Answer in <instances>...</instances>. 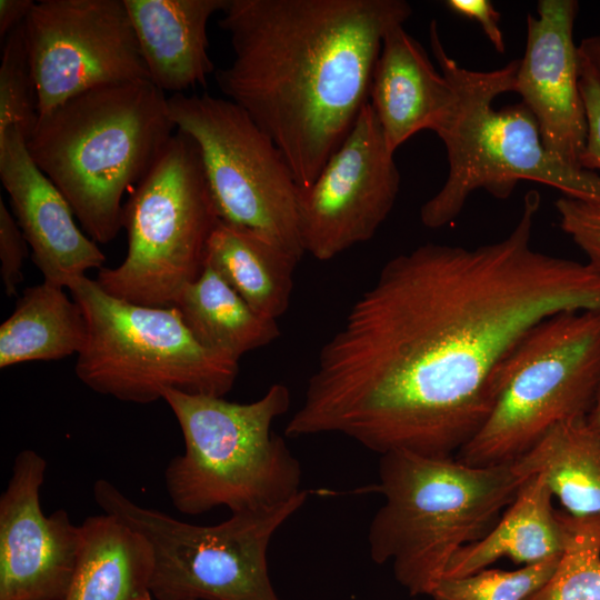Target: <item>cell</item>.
<instances>
[{
    "label": "cell",
    "mask_w": 600,
    "mask_h": 600,
    "mask_svg": "<svg viewBox=\"0 0 600 600\" xmlns=\"http://www.w3.org/2000/svg\"><path fill=\"white\" fill-rule=\"evenodd\" d=\"M540 194L499 241L398 254L322 346L287 437L346 436L381 454L447 458L481 429L519 339L563 311L600 309V270L531 247Z\"/></svg>",
    "instance_id": "cell-1"
},
{
    "label": "cell",
    "mask_w": 600,
    "mask_h": 600,
    "mask_svg": "<svg viewBox=\"0 0 600 600\" xmlns=\"http://www.w3.org/2000/svg\"><path fill=\"white\" fill-rule=\"evenodd\" d=\"M411 14L404 0H228L219 27L233 60L217 84L276 143L300 189L350 132L386 33Z\"/></svg>",
    "instance_id": "cell-2"
},
{
    "label": "cell",
    "mask_w": 600,
    "mask_h": 600,
    "mask_svg": "<svg viewBox=\"0 0 600 600\" xmlns=\"http://www.w3.org/2000/svg\"><path fill=\"white\" fill-rule=\"evenodd\" d=\"M177 130L150 80L98 87L40 114L27 139L37 167L98 243L122 228L123 194L144 178Z\"/></svg>",
    "instance_id": "cell-3"
},
{
    "label": "cell",
    "mask_w": 600,
    "mask_h": 600,
    "mask_svg": "<svg viewBox=\"0 0 600 600\" xmlns=\"http://www.w3.org/2000/svg\"><path fill=\"white\" fill-rule=\"evenodd\" d=\"M527 479L514 462L477 467L452 457L381 454L373 490L384 503L368 530L371 559L391 561L411 597L430 596L452 557L494 527Z\"/></svg>",
    "instance_id": "cell-4"
},
{
    "label": "cell",
    "mask_w": 600,
    "mask_h": 600,
    "mask_svg": "<svg viewBox=\"0 0 600 600\" xmlns=\"http://www.w3.org/2000/svg\"><path fill=\"white\" fill-rule=\"evenodd\" d=\"M429 39L458 101L448 123L437 133L446 146L449 171L442 188L420 209L424 227L438 229L453 221L477 189L507 199L521 180L600 204V173L570 167L552 157L523 102L493 108L498 96L514 92L520 59L491 71L469 70L447 53L436 20L430 22Z\"/></svg>",
    "instance_id": "cell-5"
},
{
    "label": "cell",
    "mask_w": 600,
    "mask_h": 600,
    "mask_svg": "<svg viewBox=\"0 0 600 600\" xmlns=\"http://www.w3.org/2000/svg\"><path fill=\"white\" fill-rule=\"evenodd\" d=\"M162 399L184 440L183 454L164 470L167 492L179 512L263 510L302 491L301 464L272 431L274 420L290 408L287 386L273 383L250 403L177 390L164 391Z\"/></svg>",
    "instance_id": "cell-6"
},
{
    "label": "cell",
    "mask_w": 600,
    "mask_h": 600,
    "mask_svg": "<svg viewBox=\"0 0 600 600\" xmlns=\"http://www.w3.org/2000/svg\"><path fill=\"white\" fill-rule=\"evenodd\" d=\"M600 394V309L563 311L529 329L500 362L494 406L456 459L510 463L551 428L587 418Z\"/></svg>",
    "instance_id": "cell-7"
},
{
    "label": "cell",
    "mask_w": 600,
    "mask_h": 600,
    "mask_svg": "<svg viewBox=\"0 0 600 600\" xmlns=\"http://www.w3.org/2000/svg\"><path fill=\"white\" fill-rule=\"evenodd\" d=\"M68 289L87 321L74 371L91 390L144 404L167 390L223 397L233 387L239 360L201 344L176 307L114 298L87 276Z\"/></svg>",
    "instance_id": "cell-8"
},
{
    "label": "cell",
    "mask_w": 600,
    "mask_h": 600,
    "mask_svg": "<svg viewBox=\"0 0 600 600\" xmlns=\"http://www.w3.org/2000/svg\"><path fill=\"white\" fill-rule=\"evenodd\" d=\"M196 142L176 130L123 204L128 250L96 281L110 296L149 307H173L202 272L219 222Z\"/></svg>",
    "instance_id": "cell-9"
},
{
    "label": "cell",
    "mask_w": 600,
    "mask_h": 600,
    "mask_svg": "<svg viewBox=\"0 0 600 600\" xmlns=\"http://www.w3.org/2000/svg\"><path fill=\"white\" fill-rule=\"evenodd\" d=\"M93 499L140 532L153 551L151 592L156 600H281L268 572L267 553L277 530L307 501L302 490L269 509L231 513L211 526L180 521L142 507L106 479Z\"/></svg>",
    "instance_id": "cell-10"
},
{
    "label": "cell",
    "mask_w": 600,
    "mask_h": 600,
    "mask_svg": "<svg viewBox=\"0 0 600 600\" xmlns=\"http://www.w3.org/2000/svg\"><path fill=\"white\" fill-rule=\"evenodd\" d=\"M177 130L197 144L221 221L301 259L299 186L282 152L234 102L208 93L168 98Z\"/></svg>",
    "instance_id": "cell-11"
},
{
    "label": "cell",
    "mask_w": 600,
    "mask_h": 600,
    "mask_svg": "<svg viewBox=\"0 0 600 600\" xmlns=\"http://www.w3.org/2000/svg\"><path fill=\"white\" fill-rule=\"evenodd\" d=\"M22 27L39 116L98 87L149 80L123 0H40Z\"/></svg>",
    "instance_id": "cell-12"
},
{
    "label": "cell",
    "mask_w": 600,
    "mask_h": 600,
    "mask_svg": "<svg viewBox=\"0 0 600 600\" xmlns=\"http://www.w3.org/2000/svg\"><path fill=\"white\" fill-rule=\"evenodd\" d=\"M400 173L368 101L311 186L299 188L302 249L320 261L370 240L391 212Z\"/></svg>",
    "instance_id": "cell-13"
},
{
    "label": "cell",
    "mask_w": 600,
    "mask_h": 600,
    "mask_svg": "<svg viewBox=\"0 0 600 600\" xmlns=\"http://www.w3.org/2000/svg\"><path fill=\"white\" fill-rule=\"evenodd\" d=\"M46 468L34 450L20 451L0 497V600H64L69 591L81 529L62 509L43 513Z\"/></svg>",
    "instance_id": "cell-14"
},
{
    "label": "cell",
    "mask_w": 600,
    "mask_h": 600,
    "mask_svg": "<svg viewBox=\"0 0 600 600\" xmlns=\"http://www.w3.org/2000/svg\"><path fill=\"white\" fill-rule=\"evenodd\" d=\"M578 9L576 0L538 1V17H527V44L514 92L533 114L544 149L559 161L581 169L587 119L573 41Z\"/></svg>",
    "instance_id": "cell-15"
},
{
    "label": "cell",
    "mask_w": 600,
    "mask_h": 600,
    "mask_svg": "<svg viewBox=\"0 0 600 600\" xmlns=\"http://www.w3.org/2000/svg\"><path fill=\"white\" fill-rule=\"evenodd\" d=\"M0 179L44 282L68 288L88 270L103 268L104 254L78 228L70 203L37 167L14 127L0 134Z\"/></svg>",
    "instance_id": "cell-16"
},
{
    "label": "cell",
    "mask_w": 600,
    "mask_h": 600,
    "mask_svg": "<svg viewBox=\"0 0 600 600\" xmlns=\"http://www.w3.org/2000/svg\"><path fill=\"white\" fill-rule=\"evenodd\" d=\"M457 101L454 87L434 68L422 46L403 24L391 28L382 40L369 89V102L390 151L394 153L421 130L438 133Z\"/></svg>",
    "instance_id": "cell-17"
},
{
    "label": "cell",
    "mask_w": 600,
    "mask_h": 600,
    "mask_svg": "<svg viewBox=\"0 0 600 600\" xmlns=\"http://www.w3.org/2000/svg\"><path fill=\"white\" fill-rule=\"evenodd\" d=\"M149 80L181 93L204 84L214 70L207 24L228 0H123Z\"/></svg>",
    "instance_id": "cell-18"
},
{
    "label": "cell",
    "mask_w": 600,
    "mask_h": 600,
    "mask_svg": "<svg viewBox=\"0 0 600 600\" xmlns=\"http://www.w3.org/2000/svg\"><path fill=\"white\" fill-rule=\"evenodd\" d=\"M552 498L540 476L529 477L494 527L462 547L442 578L473 574L503 557L528 566L562 556L570 536L569 514L558 512Z\"/></svg>",
    "instance_id": "cell-19"
},
{
    "label": "cell",
    "mask_w": 600,
    "mask_h": 600,
    "mask_svg": "<svg viewBox=\"0 0 600 600\" xmlns=\"http://www.w3.org/2000/svg\"><path fill=\"white\" fill-rule=\"evenodd\" d=\"M64 600H152L153 551L149 541L113 514L88 517Z\"/></svg>",
    "instance_id": "cell-20"
},
{
    "label": "cell",
    "mask_w": 600,
    "mask_h": 600,
    "mask_svg": "<svg viewBox=\"0 0 600 600\" xmlns=\"http://www.w3.org/2000/svg\"><path fill=\"white\" fill-rule=\"evenodd\" d=\"M299 261L256 232L219 220L209 238L204 263L256 312L277 320L289 307Z\"/></svg>",
    "instance_id": "cell-21"
},
{
    "label": "cell",
    "mask_w": 600,
    "mask_h": 600,
    "mask_svg": "<svg viewBox=\"0 0 600 600\" xmlns=\"http://www.w3.org/2000/svg\"><path fill=\"white\" fill-rule=\"evenodd\" d=\"M513 462L523 477L540 476L567 513L600 514V432L587 418L556 424Z\"/></svg>",
    "instance_id": "cell-22"
},
{
    "label": "cell",
    "mask_w": 600,
    "mask_h": 600,
    "mask_svg": "<svg viewBox=\"0 0 600 600\" xmlns=\"http://www.w3.org/2000/svg\"><path fill=\"white\" fill-rule=\"evenodd\" d=\"M64 288L47 282L27 288L12 314L0 326V368L28 361L60 360L79 353L87 321Z\"/></svg>",
    "instance_id": "cell-23"
},
{
    "label": "cell",
    "mask_w": 600,
    "mask_h": 600,
    "mask_svg": "<svg viewBox=\"0 0 600 600\" xmlns=\"http://www.w3.org/2000/svg\"><path fill=\"white\" fill-rule=\"evenodd\" d=\"M173 307L201 344L237 360L280 336L277 320L256 312L208 263Z\"/></svg>",
    "instance_id": "cell-24"
},
{
    "label": "cell",
    "mask_w": 600,
    "mask_h": 600,
    "mask_svg": "<svg viewBox=\"0 0 600 600\" xmlns=\"http://www.w3.org/2000/svg\"><path fill=\"white\" fill-rule=\"evenodd\" d=\"M569 528L556 571L526 600H600V514H569Z\"/></svg>",
    "instance_id": "cell-25"
},
{
    "label": "cell",
    "mask_w": 600,
    "mask_h": 600,
    "mask_svg": "<svg viewBox=\"0 0 600 600\" xmlns=\"http://www.w3.org/2000/svg\"><path fill=\"white\" fill-rule=\"evenodd\" d=\"M560 557L517 570L483 569L460 578H442L430 597L433 600H526L556 571Z\"/></svg>",
    "instance_id": "cell-26"
},
{
    "label": "cell",
    "mask_w": 600,
    "mask_h": 600,
    "mask_svg": "<svg viewBox=\"0 0 600 600\" xmlns=\"http://www.w3.org/2000/svg\"><path fill=\"white\" fill-rule=\"evenodd\" d=\"M22 24L6 37L2 47L0 134L14 127L27 140L37 124L39 112L36 82Z\"/></svg>",
    "instance_id": "cell-27"
},
{
    "label": "cell",
    "mask_w": 600,
    "mask_h": 600,
    "mask_svg": "<svg viewBox=\"0 0 600 600\" xmlns=\"http://www.w3.org/2000/svg\"><path fill=\"white\" fill-rule=\"evenodd\" d=\"M554 204L560 228L600 270V204L564 196Z\"/></svg>",
    "instance_id": "cell-28"
},
{
    "label": "cell",
    "mask_w": 600,
    "mask_h": 600,
    "mask_svg": "<svg viewBox=\"0 0 600 600\" xmlns=\"http://www.w3.org/2000/svg\"><path fill=\"white\" fill-rule=\"evenodd\" d=\"M28 246L16 218L0 199V274L9 297L17 293L23 280L22 268L28 257Z\"/></svg>",
    "instance_id": "cell-29"
},
{
    "label": "cell",
    "mask_w": 600,
    "mask_h": 600,
    "mask_svg": "<svg viewBox=\"0 0 600 600\" xmlns=\"http://www.w3.org/2000/svg\"><path fill=\"white\" fill-rule=\"evenodd\" d=\"M579 63V89L587 119V138L579 166L596 172L600 170V82L580 52Z\"/></svg>",
    "instance_id": "cell-30"
},
{
    "label": "cell",
    "mask_w": 600,
    "mask_h": 600,
    "mask_svg": "<svg viewBox=\"0 0 600 600\" xmlns=\"http://www.w3.org/2000/svg\"><path fill=\"white\" fill-rule=\"evenodd\" d=\"M444 6L453 13L477 21L494 49L503 53L506 51L504 39L499 26L500 12L497 11L489 0H447Z\"/></svg>",
    "instance_id": "cell-31"
},
{
    "label": "cell",
    "mask_w": 600,
    "mask_h": 600,
    "mask_svg": "<svg viewBox=\"0 0 600 600\" xmlns=\"http://www.w3.org/2000/svg\"><path fill=\"white\" fill-rule=\"evenodd\" d=\"M32 0H0V37H6L21 26L31 12Z\"/></svg>",
    "instance_id": "cell-32"
},
{
    "label": "cell",
    "mask_w": 600,
    "mask_h": 600,
    "mask_svg": "<svg viewBox=\"0 0 600 600\" xmlns=\"http://www.w3.org/2000/svg\"><path fill=\"white\" fill-rule=\"evenodd\" d=\"M578 50L600 82V31L593 36L583 38L578 46Z\"/></svg>",
    "instance_id": "cell-33"
},
{
    "label": "cell",
    "mask_w": 600,
    "mask_h": 600,
    "mask_svg": "<svg viewBox=\"0 0 600 600\" xmlns=\"http://www.w3.org/2000/svg\"><path fill=\"white\" fill-rule=\"evenodd\" d=\"M587 421L594 430L600 432V394L590 413L587 416Z\"/></svg>",
    "instance_id": "cell-34"
}]
</instances>
